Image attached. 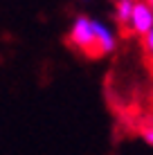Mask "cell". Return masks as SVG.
<instances>
[{"label": "cell", "instance_id": "3957f363", "mask_svg": "<svg viewBox=\"0 0 153 155\" xmlns=\"http://www.w3.org/2000/svg\"><path fill=\"white\" fill-rule=\"evenodd\" d=\"M92 31H95V54H113L117 47V36L110 29L108 23L99 18H92Z\"/></svg>", "mask_w": 153, "mask_h": 155}, {"label": "cell", "instance_id": "8992f818", "mask_svg": "<svg viewBox=\"0 0 153 155\" xmlns=\"http://www.w3.org/2000/svg\"><path fill=\"white\" fill-rule=\"evenodd\" d=\"M142 140L149 144V146H153V126H146L144 130H142Z\"/></svg>", "mask_w": 153, "mask_h": 155}, {"label": "cell", "instance_id": "6da1fadb", "mask_svg": "<svg viewBox=\"0 0 153 155\" xmlns=\"http://www.w3.org/2000/svg\"><path fill=\"white\" fill-rule=\"evenodd\" d=\"M68 38L77 50H86L95 54V31H92V18L88 16H77L70 25L68 31Z\"/></svg>", "mask_w": 153, "mask_h": 155}, {"label": "cell", "instance_id": "7a4b0ae2", "mask_svg": "<svg viewBox=\"0 0 153 155\" xmlns=\"http://www.w3.org/2000/svg\"><path fill=\"white\" fill-rule=\"evenodd\" d=\"M128 27H131L133 34L142 36V38H144V36L153 29V7L146 2V0H135L133 16H131Z\"/></svg>", "mask_w": 153, "mask_h": 155}, {"label": "cell", "instance_id": "52a82bcc", "mask_svg": "<svg viewBox=\"0 0 153 155\" xmlns=\"http://www.w3.org/2000/svg\"><path fill=\"white\" fill-rule=\"evenodd\" d=\"M146 2H149V5H151V7H153V0H146Z\"/></svg>", "mask_w": 153, "mask_h": 155}, {"label": "cell", "instance_id": "277c9868", "mask_svg": "<svg viewBox=\"0 0 153 155\" xmlns=\"http://www.w3.org/2000/svg\"><path fill=\"white\" fill-rule=\"evenodd\" d=\"M133 7H135V0H117L115 2V18L122 25H128L131 16H133Z\"/></svg>", "mask_w": 153, "mask_h": 155}, {"label": "cell", "instance_id": "5b68a950", "mask_svg": "<svg viewBox=\"0 0 153 155\" xmlns=\"http://www.w3.org/2000/svg\"><path fill=\"white\" fill-rule=\"evenodd\" d=\"M144 50H146V54H149V58L153 61V29L144 36Z\"/></svg>", "mask_w": 153, "mask_h": 155}]
</instances>
